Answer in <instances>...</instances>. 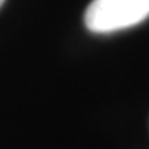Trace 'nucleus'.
<instances>
[{
	"mask_svg": "<svg viewBox=\"0 0 149 149\" xmlns=\"http://www.w3.org/2000/svg\"><path fill=\"white\" fill-rule=\"evenodd\" d=\"M149 17V0H93L85 25L93 33H111L141 23Z\"/></svg>",
	"mask_w": 149,
	"mask_h": 149,
	"instance_id": "1",
	"label": "nucleus"
},
{
	"mask_svg": "<svg viewBox=\"0 0 149 149\" xmlns=\"http://www.w3.org/2000/svg\"><path fill=\"white\" fill-rule=\"evenodd\" d=\"M3 2H5V0H0V7H2V3H3Z\"/></svg>",
	"mask_w": 149,
	"mask_h": 149,
	"instance_id": "2",
	"label": "nucleus"
}]
</instances>
